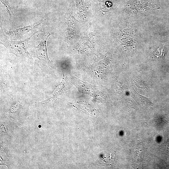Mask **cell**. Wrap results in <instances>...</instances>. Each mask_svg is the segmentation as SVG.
Listing matches in <instances>:
<instances>
[{"label":"cell","mask_w":169,"mask_h":169,"mask_svg":"<svg viewBox=\"0 0 169 169\" xmlns=\"http://www.w3.org/2000/svg\"><path fill=\"white\" fill-rule=\"evenodd\" d=\"M38 31H36L29 37L23 40L14 41L8 40L3 32L0 24V43L4 46L9 52L18 57H28L32 58V55L28 51V42L30 38Z\"/></svg>","instance_id":"cell-1"},{"label":"cell","mask_w":169,"mask_h":169,"mask_svg":"<svg viewBox=\"0 0 169 169\" xmlns=\"http://www.w3.org/2000/svg\"><path fill=\"white\" fill-rule=\"evenodd\" d=\"M43 33L40 42L35 47L34 57L49 64L50 61L48 54L47 43L51 34L49 31H44Z\"/></svg>","instance_id":"cell-2"},{"label":"cell","mask_w":169,"mask_h":169,"mask_svg":"<svg viewBox=\"0 0 169 169\" xmlns=\"http://www.w3.org/2000/svg\"><path fill=\"white\" fill-rule=\"evenodd\" d=\"M45 18L44 17L41 19L32 24L23 27L16 28L14 30L7 31L6 34L13 38H18L30 31L34 30L37 28L44 22Z\"/></svg>","instance_id":"cell-3"},{"label":"cell","mask_w":169,"mask_h":169,"mask_svg":"<svg viewBox=\"0 0 169 169\" xmlns=\"http://www.w3.org/2000/svg\"><path fill=\"white\" fill-rule=\"evenodd\" d=\"M133 93L136 99L141 104L147 105L152 106V104L149 99L142 96L137 93L134 89Z\"/></svg>","instance_id":"cell-4"},{"label":"cell","mask_w":169,"mask_h":169,"mask_svg":"<svg viewBox=\"0 0 169 169\" xmlns=\"http://www.w3.org/2000/svg\"><path fill=\"white\" fill-rule=\"evenodd\" d=\"M1 2L4 5L6 10L8 14L9 18H12L13 11L12 8L9 1V0H0Z\"/></svg>","instance_id":"cell-5"}]
</instances>
